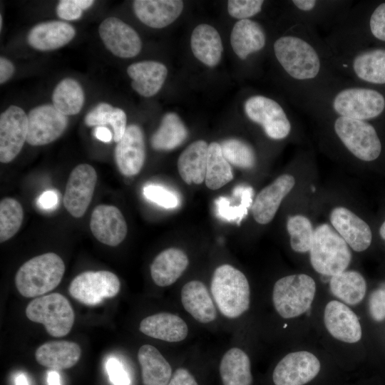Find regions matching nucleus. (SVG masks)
I'll list each match as a JSON object with an SVG mask.
<instances>
[{
	"instance_id": "41",
	"label": "nucleus",
	"mask_w": 385,
	"mask_h": 385,
	"mask_svg": "<svg viewBox=\"0 0 385 385\" xmlns=\"http://www.w3.org/2000/svg\"><path fill=\"white\" fill-rule=\"evenodd\" d=\"M143 195L147 200L166 209L175 208L178 205V198L175 193L159 185L145 186Z\"/></svg>"
},
{
	"instance_id": "39",
	"label": "nucleus",
	"mask_w": 385,
	"mask_h": 385,
	"mask_svg": "<svg viewBox=\"0 0 385 385\" xmlns=\"http://www.w3.org/2000/svg\"><path fill=\"white\" fill-rule=\"evenodd\" d=\"M287 230L290 236V245L297 252L309 251L314 232L310 220L302 215L291 216L287 222Z\"/></svg>"
},
{
	"instance_id": "34",
	"label": "nucleus",
	"mask_w": 385,
	"mask_h": 385,
	"mask_svg": "<svg viewBox=\"0 0 385 385\" xmlns=\"http://www.w3.org/2000/svg\"><path fill=\"white\" fill-rule=\"evenodd\" d=\"M188 134V130L180 117L175 113H168L153 134L150 143L156 150H170L180 145Z\"/></svg>"
},
{
	"instance_id": "8",
	"label": "nucleus",
	"mask_w": 385,
	"mask_h": 385,
	"mask_svg": "<svg viewBox=\"0 0 385 385\" xmlns=\"http://www.w3.org/2000/svg\"><path fill=\"white\" fill-rule=\"evenodd\" d=\"M332 106L340 116L366 120L383 112L385 99L381 93L373 89L349 88L336 95Z\"/></svg>"
},
{
	"instance_id": "55",
	"label": "nucleus",
	"mask_w": 385,
	"mask_h": 385,
	"mask_svg": "<svg viewBox=\"0 0 385 385\" xmlns=\"http://www.w3.org/2000/svg\"><path fill=\"white\" fill-rule=\"evenodd\" d=\"M15 385H29L26 375L19 374L15 379Z\"/></svg>"
},
{
	"instance_id": "47",
	"label": "nucleus",
	"mask_w": 385,
	"mask_h": 385,
	"mask_svg": "<svg viewBox=\"0 0 385 385\" xmlns=\"http://www.w3.org/2000/svg\"><path fill=\"white\" fill-rule=\"evenodd\" d=\"M369 26L373 36L385 41V3L379 4L374 9L370 17Z\"/></svg>"
},
{
	"instance_id": "37",
	"label": "nucleus",
	"mask_w": 385,
	"mask_h": 385,
	"mask_svg": "<svg viewBox=\"0 0 385 385\" xmlns=\"http://www.w3.org/2000/svg\"><path fill=\"white\" fill-rule=\"evenodd\" d=\"M233 179L230 164L225 158L220 144L212 142L208 146L205 183L210 190H217Z\"/></svg>"
},
{
	"instance_id": "26",
	"label": "nucleus",
	"mask_w": 385,
	"mask_h": 385,
	"mask_svg": "<svg viewBox=\"0 0 385 385\" xmlns=\"http://www.w3.org/2000/svg\"><path fill=\"white\" fill-rule=\"evenodd\" d=\"M189 260L187 255L178 248H168L159 253L150 265V274L159 287L173 284L187 269Z\"/></svg>"
},
{
	"instance_id": "31",
	"label": "nucleus",
	"mask_w": 385,
	"mask_h": 385,
	"mask_svg": "<svg viewBox=\"0 0 385 385\" xmlns=\"http://www.w3.org/2000/svg\"><path fill=\"white\" fill-rule=\"evenodd\" d=\"M144 385H168L172 369L161 353L153 346L144 344L138 352Z\"/></svg>"
},
{
	"instance_id": "4",
	"label": "nucleus",
	"mask_w": 385,
	"mask_h": 385,
	"mask_svg": "<svg viewBox=\"0 0 385 385\" xmlns=\"http://www.w3.org/2000/svg\"><path fill=\"white\" fill-rule=\"evenodd\" d=\"M315 292V282L307 274H298L282 277L273 287L274 308L283 318L297 317L309 309Z\"/></svg>"
},
{
	"instance_id": "57",
	"label": "nucleus",
	"mask_w": 385,
	"mask_h": 385,
	"mask_svg": "<svg viewBox=\"0 0 385 385\" xmlns=\"http://www.w3.org/2000/svg\"><path fill=\"white\" fill-rule=\"evenodd\" d=\"M1 27H2V16L1 15H0V28L1 29Z\"/></svg>"
},
{
	"instance_id": "52",
	"label": "nucleus",
	"mask_w": 385,
	"mask_h": 385,
	"mask_svg": "<svg viewBox=\"0 0 385 385\" xmlns=\"http://www.w3.org/2000/svg\"><path fill=\"white\" fill-rule=\"evenodd\" d=\"M93 135L103 143H109L113 138V133L105 126H96L93 130Z\"/></svg>"
},
{
	"instance_id": "29",
	"label": "nucleus",
	"mask_w": 385,
	"mask_h": 385,
	"mask_svg": "<svg viewBox=\"0 0 385 385\" xmlns=\"http://www.w3.org/2000/svg\"><path fill=\"white\" fill-rule=\"evenodd\" d=\"M190 46L195 58L205 65L214 67L220 62L222 43L218 31L212 26L197 25L191 34Z\"/></svg>"
},
{
	"instance_id": "5",
	"label": "nucleus",
	"mask_w": 385,
	"mask_h": 385,
	"mask_svg": "<svg viewBox=\"0 0 385 385\" xmlns=\"http://www.w3.org/2000/svg\"><path fill=\"white\" fill-rule=\"evenodd\" d=\"M273 48L278 62L293 78L309 80L319 73V57L304 39L294 36H282L276 40Z\"/></svg>"
},
{
	"instance_id": "50",
	"label": "nucleus",
	"mask_w": 385,
	"mask_h": 385,
	"mask_svg": "<svg viewBox=\"0 0 385 385\" xmlns=\"http://www.w3.org/2000/svg\"><path fill=\"white\" fill-rule=\"evenodd\" d=\"M58 203V196L54 190H46L41 194L36 201L37 206L44 210L54 209Z\"/></svg>"
},
{
	"instance_id": "24",
	"label": "nucleus",
	"mask_w": 385,
	"mask_h": 385,
	"mask_svg": "<svg viewBox=\"0 0 385 385\" xmlns=\"http://www.w3.org/2000/svg\"><path fill=\"white\" fill-rule=\"evenodd\" d=\"M140 331L152 338L168 342H178L185 339L188 328L180 317L161 312L144 318L140 323Z\"/></svg>"
},
{
	"instance_id": "14",
	"label": "nucleus",
	"mask_w": 385,
	"mask_h": 385,
	"mask_svg": "<svg viewBox=\"0 0 385 385\" xmlns=\"http://www.w3.org/2000/svg\"><path fill=\"white\" fill-rule=\"evenodd\" d=\"M320 362L312 353L306 351L292 352L275 366L272 379L275 385H304L319 372Z\"/></svg>"
},
{
	"instance_id": "46",
	"label": "nucleus",
	"mask_w": 385,
	"mask_h": 385,
	"mask_svg": "<svg viewBox=\"0 0 385 385\" xmlns=\"http://www.w3.org/2000/svg\"><path fill=\"white\" fill-rule=\"evenodd\" d=\"M106 371L113 385H130V380L123 365L115 358H109L106 363Z\"/></svg>"
},
{
	"instance_id": "19",
	"label": "nucleus",
	"mask_w": 385,
	"mask_h": 385,
	"mask_svg": "<svg viewBox=\"0 0 385 385\" xmlns=\"http://www.w3.org/2000/svg\"><path fill=\"white\" fill-rule=\"evenodd\" d=\"M324 322L329 333L339 341L356 343L361 338L362 331L359 318L341 302L332 300L327 304Z\"/></svg>"
},
{
	"instance_id": "53",
	"label": "nucleus",
	"mask_w": 385,
	"mask_h": 385,
	"mask_svg": "<svg viewBox=\"0 0 385 385\" xmlns=\"http://www.w3.org/2000/svg\"><path fill=\"white\" fill-rule=\"evenodd\" d=\"M292 3L298 9L303 11H312L317 4L314 0H294Z\"/></svg>"
},
{
	"instance_id": "7",
	"label": "nucleus",
	"mask_w": 385,
	"mask_h": 385,
	"mask_svg": "<svg viewBox=\"0 0 385 385\" xmlns=\"http://www.w3.org/2000/svg\"><path fill=\"white\" fill-rule=\"evenodd\" d=\"M334 130L345 147L357 158L373 162L381 153L382 145L374 127L365 120L340 116Z\"/></svg>"
},
{
	"instance_id": "42",
	"label": "nucleus",
	"mask_w": 385,
	"mask_h": 385,
	"mask_svg": "<svg viewBox=\"0 0 385 385\" xmlns=\"http://www.w3.org/2000/svg\"><path fill=\"white\" fill-rule=\"evenodd\" d=\"M263 3L262 0H229L227 11L233 18L249 19L261 11Z\"/></svg>"
},
{
	"instance_id": "40",
	"label": "nucleus",
	"mask_w": 385,
	"mask_h": 385,
	"mask_svg": "<svg viewBox=\"0 0 385 385\" xmlns=\"http://www.w3.org/2000/svg\"><path fill=\"white\" fill-rule=\"evenodd\" d=\"M222 154L230 164L242 169H250L256 163L252 148L243 140L231 138L220 144Z\"/></svg>"
},
{
	"instance_id": "21",
	"label": "nucleus",
	"mask_w": 385,
	"mask_h": 385,
	"mask_svg": "<svg viewBox=\"0 0 385 385\" xmlns=\"http://www.w3.org/2000/svg\"><path fill=\"white\" fill-rule=\"evenodd\" d=\"M133 8L138 19L146 26L164 28L180 15L183 1L180 0H135Z\"/></svg>"
},
{
	"instance_id": "1",
	"label": "nucleus",
	"mask_w": 385,
	"mask_h": 385,
	"mask_svg": "<svg viewBox=\"0 0 385 385\" xmlns=\"http://www.w3.org/2000/svg\"><path fill=\"white\" fill-rule=\"evenodd\" d=\"M65 272L63 260L57 254L48 252L36 256L18 270L15 284L25 297H40L55 289Z\"/></svg>"
},
{
	"instance_id": "51",
	"label": "nucleus",
	"mask_w": 385,
	"mask_h": 385,
	"mask_svg": "<svg viewBox=\"0 0 385 385\" xmlns=\"http://www.w3.org/2000/svg\"><path fill=\"white\" fill-rule=\"evenodd\" d=\"M15 68L13 63L4 57L0 58V83L3 84L13 76Z\"/></svg>"
},
{
	"instance_id": "23",
	"label": "nucleus",
	"mask_w": 385,
	"mask_h": 385,
	"mask_svg": "<svg viewBox=\"0 0 385 385\" xmlns=\"http://www.w3.org/2000/svg\"><path fill=\"white\" fill-rule=\"evenodd\" d=\"M127 73L132 79L133 90L142 96L150 97L162 88L168 75V69L160 62L143 61L130 65Z\"/></svg>"
},
{
	"instance_id": "25",
	"label": "nucleus",
	"mask_w": 385,
	"mask_h": 385,
	"mask_svg": "<svg viewBox=\"0 0 385 385\" xmlns=\"http://www.w3.org/2000/svg\"><path fill=\"white\" fill-rule=\"evenodd\" d=\"M81 356L80 346L69 341L48 342L37 348L36 361L51 370L71 368L77 364Z\"/></svg>"
},
{
	"instance_id": "35",
	"label": "nucleus",
	"mask_w": 385,
	"mask_h": 385,
	"mask_svg": "<svg viewBox=\"0 0 385 385\" xmlns=\"http://www.w3.org/2000/svg\"><path fill=\"white\" fill-rule=\"evenodd\" d=\"M353 69L356 76L369 83H385V49L365 51L355 56Z\"/></svg>"
},
{
	"instance_id": "11",
	"label": "nucleus",
	"mask_w": 385,
	"mask_h": 385,
	"mask_svg": "<svg viewBox=\"0 0 385 385\" xmlns=\"http://www.w3.org/2000/svg\"><path fill=\"white\" fill-rule=\"evenodd\" d=\"M28 135L26 142L31 145H44L58 139L65 131L68 118L53 105H41L34 108L27 115Z\"/></svg>"
},
{
	"instance_id": "36",
	"label": "nucleus",
	"mask_w": 385,
	"mask_h": 385,
	"mask_svg": "<svg viewBox=\"0 0 385 385\" xmlns=\"http://www.w3.org/2000/svg\"><path fill=\"white\" fill-rule=\"evenodd\" d=\"M52 101L53 106L64 115H76L83 108L84 92L77 81L66 78L55 87Z\"/></svg>"
},
{
	"instance_id": "17",
	"label": "nucleus",
	"mask_w": 385,
	"mask_h": 385,
	"mask_svg": "<svg viewBox=\"0 0 385 385\" xmlns=\"http://www.w3.org/2000/svg\"><path fill=\"white\" fill-rule=\"evenodd\" d=\"M145 159L143 132L138 125L130 124L115 148L117 167L123 175L133 176L141 170Z\"/></svg>"
},
{
	"instance_id": "15",
	"label": "nucleus",
	"mask_w": 385,
	"mask_h": 385,
	"mask_svg": "<svg viewBox=\"0 0 385 385\" xmlns=\"http://www.w3.org/2000/svg\"><path fill=\"white\" fill-rule=\"evenodd\" d=\"M98 32L105 46L118 57L132 58L141 50L142 43L138 33L118 18L104 19L99 26Z\"/></svg>"
},
{
	"instance_id": "45",
	"label": "nucleus",
	"mask_w": 385,
	"mask_h": 385,
	"mask_svg": "<svg viewBox=\"0 0 385 385\" xmlns=\"http://www.w3.org/2000/svg\"><path fill=\"white\" fill-rule=\"evenodd\" d=\"M368 304L370 316L374 321L380 322L385 320V284L371 293Z\"/></svg>"
},
{
	"instance_id": "32",
	"label": "nucleus",
	"mask_w": 385,
	"mask_h": 385,
	"mask_svg": "<svg viewBox=\"0 0 385 385\" xmlns=\"http://www.w3.org/2000/svg\"><path fill=\"white\" fill-rule=\"evenodd\" d=\"M220 374L223 385H252L249 356L239 348L229 349L221 359Z\"/></svg>"
},
{
	"instance_id": "22",
	"label": "nucleus",
	"mask_w": 385,
	"mask_h": 385,
	"mask_svg": "<svg viewBox=\"0 0 385 385\" xmlns=\"http://www.w3.org/2000/svg\"><path fill=\"white\" fill-rule=\"evenodd\" d=\"M76 30L71 24L61 21H49L34 26L27 37L29 45L38 51H52L69 43Z\"/></svg>"
},
{
	"instance_id": "56",
	"label": "nucleus",
	"mask_w": 385,
	"mask_h": 385,
	"mask_svg": "<svg viewBox=\"0 0 385 385\" xmlns=\"http://www.w3.org/2000/svg\"><path fill=\"white\" fill-rule=\"evenodd\" d=\"M379 235L382 240L385 242V218L379 227Z\"/></svg>"
},
{
	"instance_id": "20",
	"label": "nucleus",
	"mask_w": 385,
	"mask_h": 385,
	"mask_svg": "<svg viewBox=\"0 0 385 385\" xmlns=\"http://www.w3.org/2000/svg\"><path fill=\"white\" fill-rule=\"evenodd\" d=\"M295 184L294 178L283 174L264 188L256 196L252 206L255 220L261 225L269 223L274 218L282 200Z\"/></svg>"
},
{
	"instance_id": "3",
	"label": "nucleus",
	"mask_w": 385,
	"mask_h": 385,
	"mask_svg": "<svg viewBox=\"0 0 385 385\" xmlns=\"http://www.w3.org/2000/svg\"><path fill=\"white\" fill-rule=\"evenodd\" d=\"M310 252V262L317 272L334 276L345 271L351 260L347 243L329 225L316 227Z\"/></svg>"
},
{
	"instance_id": "28",
	"label": "nucleus",
	"mask_w": 385,
	"mask_h": 385,
	"mask_svg": "<svg viewBox=\"0 0 385 385\" xmlns=\"http://www.w3.org/2000/svg\"><path fill=\"white\" fill-rule=\"evenodd\" d=\"M208 145L199 140L189 145L178 160V170L188 185H200L205 179Z\"/></svg>"
},
{
	"instance_id": "30",
	"label": "nucleus",
	"mask_w": 385,
	"mask_h": 385,
	"mask_svg": "<svg viewBox=\"0 0 385 385\" xmlns=\"http://www.w3.org/2000/svg\"><path fill=\"white\" fill-rule=\"evenodd\" d=\"M230 42L235 54L244 60L250 54L263 48L266 36L260 24L250 19H243L234 25Z\"/></svg>"
},
{
	"instance_id": "54",
	"label": "nucleus",
	"mask_w": 385,
	"mask_h": 385,
	"mask_svg": "<svg viewBox=\"0 0 385 385\" xmlns=\"http://www.w3.org/2000/svg\"><path fill=\"white\" fill-rule=\"evenodd\" d=\"M48 385H61L60 375L56 370H51L48 372Z\"/></svg>"
},
{
	"instance_id": "12",
	"label": "nucleus",
	"mask_w": 385,
	"mask_h": 385,
	"mask_svg": "<svg viewBox=\"0 0 385 385\" xmlns=\"http://www.w3.org/2000/svg\"><path fill=\"white\" fill-rule=\"evenodd\" d=\"M28 135V116L19 106H10L0 115V161H12L21 150Z\"/></svg>"
},
{
	"instance_id": "43",
	"label": "nucleus",
	"mask_w": 385,
	"mask_h": 385,
	"mask_svg": "<svg viewBox=\"0 0 385 385\" xmlns=\"http://www.w3.org/2000/svg\"><path fill=\"white\" fill-rule=\"evenodd\" d=\"M93 0H61L56 7V14L62 19L77 20L82 16L83 10L93 5Z\"/></svg>"
},
{
	"instance_id": "27",
	"label": "nucleus",
	"mask_w": 385,
	"mask_h": 385,
	"mask_svg": "<svg viewBox=\"0 0 385 385\" xmlns=\"http://www.w3.org/2000/svg\"><path fill=\"white\" fill-rule=\"evenodd\" d=\"M181 302L185 309L201 323H209L216 318V309L207 288L200 281L187 282L181 289Z\"/></svg>"
},
{
	"instance_id": "13",
	"label": "nucleus",
	"mask_w": 385,
	"mask_h": 385,
	"mask_svg": "<svg viewBox=\"0 0 385 385\" xmlns=\"http://www.w3.org/2000/svg\"><path fill=\"white\" fill-rule=\"evenodd\" d=\"M96 181V172L88 164H80L72 170L63 197L64 206L72 216L81 217L85 214L92 200Z\"/></svg>"
},
{
	"instance_id": "48",
	"label": "nucleus",
	"mask_w": 385,
	"mask_h": 385,
	"mask_svg": "<svg viewBox=\"0 0 385 385\" xmlns=\"http://www.w3.org/2000/svg\"><path fill=\"white\" fill-rule=\"evenodd\" d=\"M127 117L123 110L115 108L111 126L113 130V140L118 143L123 136L127 126Z\"/></svg>"
},
{
	"instance_id": "33",
	"label": "nucleus",
	"mask_w": 385,
	"mask_h": 385,
	"mask_svg": "<svg viewBox=\"0 0 385 385\" xmlns=\"http://www.w3.org/2000/svg\"><path fill=\"white\" fill-rule=\"evenodd\" d=\"M331 292L349 305H356L364 299L366 291L364 277L354 270L344 271L332 277Z\"/></svg>"
},
{
	"instance_id": "49",
	"label": "nucleus",
	"mask_w": 385,
	"mask_h": 385,
	"mask_svg": "<svg viewBox=\"0 0 385 385\" xmlns=\"http://www.w3.org/2000/svg\"><path fill=\"white\" fill-rule=\"evenodd\" d=\"M168 385H198L194 376L184 368L178 369Z\"/></svg>"
},
{
	"instance_id": "44",
	"label": "nucleus",
	"mask_w": 385,
	"mask_h": 385,
	"mask_svg": "<svg viewBox=\"0 0 385 385\" xmlns=\"http://www.w3.org/2000/svg\"><path fill=\"white\" fill-rule=\"evenodd\" d=\"M114 109L115 108L108 103H101L86 114L84 122L88 126H104L107 124L111 125Z\"/></svg>"
},
{
	"instance_id": "10",
	"label": "nucleus",
	"mask_w": 385,
	"mask_h": 385,
	"mask_svg": "<svg viewBox=\"0 0 385 385\" xmlns=\"http://www.w3.org/2000/svg\"><path fill=\"white\" fill-rule=\"evenodd\" d=\"M244 108L248 118L260 124L269 138L281 140L289 134L290 122L275 101L263 96H253L245 101Z\"/></svg>"
},
{
	"instance_id": "2",
	"label": "nucleus",
	"mask_w": 385,
	"mask_h": 385,
	"mask_svg": "<svg viewBox=\"0 0 385 385\" xmlns=\"http://www.w3.org/2000/svg\"><path fill=\"white\" fill-rule=\"evenodd\" d=\"M210 289L218 309L227 318L239 317L250 307V290L247 279L230 265H222L215 269Z\"/></svg>"
},
{
	"instance_id": "18",
	"label": "nucleus",
	"mask_w": 385,
	"mask_h": 385,
	"mask_svg": "<svg viewBox=\"0 0 385 385\" xmlns=\"http://www.w3.org/2000/svg\"><path fill=\"white\" fill-rule=\"evenodd\" d=\"M90 228L101 242L115 247L125 239L128 227L120 210L113 205H100L92 212Z\"/></svg>"
},
{
	"instance_id": "16",
	"label": "nucleus",
	"mask_w": 385,
	"mask_h": 385,
	"mask_svg": "<svg viewBox=\"0 0 385 385\" xmlns=\"http://www.w3.org/2000/svg\"><path fill=\"white\" fill-rule=\"evenodd\" d=\"M330 221L339 235L356 252L367 250L373 239L369 225L350 210L344 207L334 208Z\"/></svg>"
},
{
	"instance_id": "38",
	"label": "nucleus",
	"mask_w": 385,
	"mask_h": 385,
	"mask_svg": "<svg viewBox=\"0 0 385 385\" xmlns=\"http://www.w3.org/2000/svg\"><path fill=\"white\" fill-rule=\"evenodd\" d=\"M24 218L21 205L15 199L6 197L0 202V242L11 238L20 229Z\"/></svg>"
},
{
	"instance_id": "9",
	"label": "nucleus",
	"mask_w": 385,
	"mask_h": 385,
	"mask_svg": "<svg viewBox=\"0 0 385 385\" xmlns=\"http://www.w3.org/2000/svg\"><path fill=\"white\" fill-rule=\"evenodd\" d=\"M120 289L118 277L106 270L87 271L78 274L71 282V296L86 305H96L104 299L116 296Z\"/></svg>"
},
{
	"instance_id": "6",
	"label": "nucleus",
	"mask_w": 385,
	"mask_h": 385,
	"mask_svg": "<svg viewBox=\"0 0 385 385\" xmlns=\"http://www.w3.org/2000/svg\"><path fill=\"white\" fill-rule=\"evenodd\" d=\"M26 315L31 322L42 324L48 334L54 337L67 335L75 320L69 301L57 292L33 299L26 308Z\"/></svg>"
}]
</instances>
